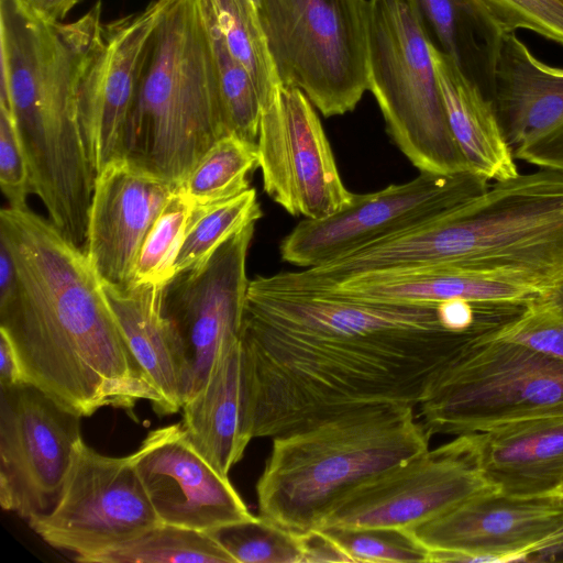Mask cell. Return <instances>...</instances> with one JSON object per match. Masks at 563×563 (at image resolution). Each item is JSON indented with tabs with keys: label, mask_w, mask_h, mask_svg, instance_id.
<instances>
[{
	"label": "cell",
	"mask_w": 563,
	"mask_h": 563,
	"mask_svg": "<svg viewBox=\"0 0 563 563\" xmlns=\"http://www.w3.org/2000/svg\"><path fill=\"white\" fill-rule=\"evenodd\" d=\"M101 2L71 23L0 0V104L11 113L35 194L49 213L89 206L96 173L78 117V84L100 32Z\"/></svg>",
	"instance_id": "3957f363"
},
{
	"label": "cell",
	"mask_w": 563,
	"mask_h": 563,
	"mask_svg": "<svg viewBox=\"0 0 563 563\" xmlns=\"http://www.w3.org/2000/svg\"><path fill=\"white\" fill-rule=\"evenodd\" d=\"M221 99L224 134L256 144L263 103L244 66L229 51L208 0H198Z\"/></svg>",
	"instance_id": "484cf974"
},
{
	"label": "cell",
	"mask_w": 563,
	"mask_h": 563,
	"mask_svg": "<svg viewBox=\"0 0 563 563\" xmlns=\"http://www.w3.org/2000/svg\"><path fill=\"white\" fill-rule=\"evenodd\" d=\"M0 241L16 271L0 305V332L24 379L81 417L103 407L131 411L159 396L134 356L82 249L32 210L4 208Z\"/></svg>",
	"instance_id": "7a4b0ae2"
},
{
	"label": "cell",
	"mask_w": 563,
	"mask_h": 563,
	"mask_svg": "<svg viewBox=\"0 0 563 563\" xmlns=\"http://www.w3.org/2000/svg\"><path fill=\"white\" fill-rule=\"evenodd\" d=\"M461 438L498 494L531 498L563 489V417L507 423Z\"/></svg>",
	"instance_id": "ffe728a7"
},
{
	"label": "cell",
	"mask_w": 563,
	"mask_h": 563,
	"mask_svg": "<svg viewBox=\"0 0 563 563\" xmlns=\"http://www.w3.org/2000/svg\"><path fill=\"white\" fill-rule=\"evenodd\" d=\"M448 124L468 168L489 180L519 172L492 100L430 45Z\"/></svg>",
	"instance_id": "603a6c76"
},
{
	"label": "cell",
	"mask_w": 563,
	"mask_h": 563,
	"mask_svg": "<svg viewBox=\"0 0 563 563\" xmlns=\"http://www.w3.org/2000/svg\"><path fill=\"white\" fill-rule=\"evenodd\" d=\"M22 383L26 382L14 349L5 334L0 332V388H8Z\"/></svg>",
	"instance_id": "74e56055"
},
{
	"label": "cell",
	"mask_w": 563,
	"mask_h": 563,
	"mask_svg": "<svg viewBox=\"0 0 563 563\" xmlns=\"http://www.w3.org/2000/svg\"><path fill=\"white\" fill-rule=\"evenodd\" d=\"M560 494H563V489L561 490V493H560Z\"/></svg>",
	"instance_id": "60d3db41"
},
{
	"label": "cell",
	"mask_w": 563,
	"mask_h": 563,
	"mask_svg": "<svg viewBox=\"0 0 563 563\" xmlns=\"http://www.w3.org/2000/svg\"><path fill=\"white\" fill-rule=\"evenodd\" d=\"M478 331L446 329L439 305L386 303L250 280L241 347L252 438L367 406H419Z\"/></svg>",
	"instance_id": "6da1fadb"
},
{
	"label": "cell",
	"mask_w": 563,
	"mask_h": 563,
	"mask_svg": "<svg viewBox=\"0 0 563 563\" xmlns=\"http://www.w3.org/2000/svg\"><path fill=\"white\" fill-rule=\"evenodd\" d=\"M282 85L324 117L352 111L368 90V0H257Z\"/></svg>",
	"instance_id": "9c48e42d"
},
{
	"label": "cell",
	"mask_w": 563,
	"mask_h": 563,
	"mask_svg": "<svg viewBox=\"0 0 563 563\" xmlns=\"http://www.w3.org/2000/svg\"><path fill=\"white\" fill-rule=\"evenodd\" d=\"M192 207L175 191L142 245L130 285L165 286L174 278L175 260Z\"/></svg>",
	"instance_id": "1f68e13d"
},
{
	"label": "cell",
	"mask_w": 563,
	"mask_h": 563,
	"mask_svg": "<svg viewBox=\"0 0 563 563\" xmlns=\"http://www.w3.org/2000/svg\"><path fill=\"white\" fill-rule=\"evenodd\" d=\"M43 19L60 22L81 0H19Z\"/></svg>",
	"instance_id": "f35d334b"
},
{
	"label": "cell",
	"mask_w": 563,
	"mask_h": 563,
	"mask_svg": "<svg viewBox=\"0 0 563 563\" xmlns=\"http://www.w3.org/2000/svg\"><path fill=\"white\" fill-rule=\"evenodd\" d=\"M492 330L462 344L434 376L419 404L430 435L563 417V360Z\"/></svg>",
	"instance_id": "52a82bcc"
},
{
	"label": "cell",
	"mask_w": 563,
	"mask_h": 563,
	"mask_svg": "<svg viewBox=\"0 0 563 563\" xmlns=\"http://www.w3.org/2000/svg\"><path fill=\"white\" fill-rule=\"evenodd\" d=\"M222 37L234 58L251 75L263 106L282 85L257 7L250 0H208Z\"/></svg>",
	"instance_id": "f546056e"
},
{
	"label": "cell",
	"mask_w": 563,
	"mask_h": 563,
	"mask_svg": "<svg viewBox=\"0 0 563 563\" xmlns=\"http://www.w3.org/2000/svg\"><path fill=\"white\" fill-rule=\"evenodd\" d=\"M256 146L265 192L291 216L320 219L352 201L320 119L300 89L280 85L263 106Z\"/></svg>",
	"instance_id": "2e32d148"
},
{
	"label": "cell",
	"mask_w": 563,
	"mask_h": 563,
	"mask_svg": "<svg viewBox=\"0 0 563 563\" xmlns=\"http://www.w3.org/2000/svg\"><path fill=\"white\" fill-rule=\"evenodd\" d=\"M222 136L221 99L198 0H169L142 60L124 159L179 186Z\"/></svg>",
	"instance_id": "8992f818"
},
{
	"label": "cell",
	"mask_w": 563,
	"mask_h": 563,
	"mask_svg": "<svg viewBox=\"0 0 563 563\" xmlns=\"http://www.w3.org/2000/svg\"><path fill=\"white\" fill-rule=\"evenodd\" d=\"M235 563H302L300 534L258 516L209 532Z\"/></svg>",
	"instance_id": "4dcf8cb0"
},
{
	"label": "cell",
	"mask_w": 563,
	"mask_h": 563,
	"mask_svg": "<svg viewBox=\"0 0 563 563\" xmlns=\"http://www.w3.org/2000/svg\"><path fill=\"white\" fill-rule=\"evenodd\" d=\"M81 416L33 384L0 388V505L22 518L51 510L77 443Z\"/></svg>",
	"instance_id": "4fadbf2b"
},
{
	"label": "cell",
	"mask_w": 563,
	"mask_h": 563,
	"mask_svg": "<svg viewBox=\"0 0 563 563\" xmlns=\"http://www.w3.org/2000/svg\"><path fill=\"white\" fill-rule=\"evenodd\" d=\"M158 523L131 455L101 454L82 439L55 506L29 519L41 539L82 563Z\"/></svg>",
	"instance_id": "8fae6325"
},
{
	"label": "cell",
	"mask_w": 563,
	"mask_h": 563,
	"mask_svg": "<svg viewBox=\"0 0 563 563\" xmlns=\"http://www.w3.org/2000/svg\"><path fill=\"white\" fill-rule=\"evenodd\" d=\"M514 341L563 360V282L540 292L512 318L493 329Z\"/></svg>",
	"instance_id": "d6a6232c"
},
{
	"label": "cell",
	"mask_w": 563,
	"mask_h": 563,
	"mask_svg": "<svg viewBox=\"0 0 563 563\" xmlns=\"http://www.w3.org/2000/svg\"><path fill=\"white\" fill-rule=\"evenodd\" d=\"M504 34L533 31L563 46V0H483Z\"/></svg>",
	"instance_id": "e575fe53"
},
{
	"label": "cell",
	"mask_w": 563,
	"mask_h": 563,
	"mask_svg": "<svg viewBox=\"0 0 563 563\" xmlns=\"http://www.w3.org/2000/svg\"><path fill=\"white\" fill-rule=\"evenodd\" d=\"M367 44L368 90L402 154L420 172L471 170L448 124L430 44L404 0H368Z\"/></svg>",
	"instance_id": "ba28073f"
},
{
	"label": "cell",
	"mask_w": 563,
	"mask_h": 563,
	"mask_svg": "<svg viewBox=\"0 0 563 563\" xmlns=\"http://www.w3.org/2000/svg\"><path fill=\"white\" fill-rule=\"evenodd\" d=\"M368 272L443 266L543 292L563 282V172L489 184L476 197L365 247Z\"/></svg>",
	"instance_id": "277c9868"
},
{
	"label": "cell",
	"mask_w": 563,
	"mask_h": 563,
	"mask_svg": "<svg viewBox=\"0 0 563 563\" xmlns=\"http://www.w3.org/2000/svg\"><path fill=\"white\" fill-rule=\"evenodd\" d=\"M302 563L352 562L347 554L321 529L300 534Z\"/></svg>",
	"instance_id": "8d00e7d4"
},
{
	"label": "cell",
	"mask_w": 563,
	"mask_h": 563,
	"mask_svg": "<svg viewBox=\"0 0 563 563\" xmlns=\"http://www.w3.org/2000/svg\"><path fill=\"white\" fill-rule=\"evenodd\" d=\"M0 185L9 207L27 209L32 194L26 158L10 111L0 104Z\"/></svg>",
	"instance_id": "d590c367"
},
{
	"label": "cell",
	"mask_w": 563,
	"mask_h": 563,
	"mask_svg": "<svg viewBox=\"0 0 563 563\" xmlns=\"http://www.w3.org/2000/svg\"><path fill=\"white\" fill-rule=\"evenodd\" d=\"M190 441L224 476L253 439L246 422V390L241 341L222 347L205 384L181 407Z\"/></svg>",
	"instance_id": "44dd1931"
},
{
	"label": "cell",
	"mask_w": 563,
	"mask_h": 563,
	"mask_svg": "<svg viewBox=\"0 0 563 563\" xmlns=\"http://www.w3.org/2000/svg\"><path fill=\"white\" fill-rule=\"evenodd\" d=\"M352 562H428L429 550L411 531L393 528H324Z\"/></svg>",
	"instance_id": "836d02e7"
},
{
	"label": "cell",
	"mask_w": 563,
	"mask_h": 563,
	"mask_svg": "<svg viewBox=\"0 0 563 563\" xmlns=\"http://www.w3.org/2000/svg\"><path fill=\"white\" fill-rule=\"evenodd\" d=\"M235 563L206 531L158 523L88 563Z\"/></svg>",
	"instance_id": "f1b7e54d"
},
{
	"label": "cell",
	"mask_w": 563,
	"mask_h": 563,
	"mask_svg": "<svg viewBox=\"0 0 563 563\" xmlns=\"http://www.w3.org/2000/svg\"><path fill=\"white\" fill-rule=\"evenodd\" d=\"M497 493L479 473L461 435L426 450L354 488L318 529L393 528L410 531L461 503Z\"/></svg>",
	"instance_id": "9a60e30c"
},
{
	"label": "cell",
	"mask_w": 563,
	"mask_h": 563,
	"mask_svg": "<svg viewBox=\"0 0 563 563\" xmlns=\"http://www.w3.org/2000/svg\"><path fill=\"white\" fill-rule=\"evenodd\" d=\"M254 229L255 223L245 225L163 288L162 313L176 346L184 402L205 384L222 347L240 340Z\"/></svg>",
	"instance_id": "7c38bea8"
},
{
	"label": "cell",
	"mask_w": 563,
	"mask_h": 563,
	"mask_svg": "<svg viewBox=\"0 0 563 563\" xmlns=\"http://www.w3.org/2000/svg\"><path fill=\"white\" fill-rule=\"evenodd\" d=\"M413 407L367 406L276 435L256 484L261 517L302 534L354 488L429 449Z\"/></svg>",
	"instance_id": "5b68a950"
},
{
	"label": "cell",
	"mask_w": 563,
	"mask_h": 563,
	"mask_svg": "<svg viewBox=\"0 0 563 563\" xmlns=\"http://www.w3.org/2000/svg\"><path fill=\"white\" fill-rule=\"evenodd\" d=\"M428 562L552 560L563 553V494L467 499L410 530Z\"/></svg>",
	"instance_id": "5bb4252c"
},
{
	"label": "cell",
	"mask_w": 563,
	"mask_h": 563,
	"mask_svg": "<svg viewBox=\"0 0 563 563\" xmlns=\"http://www.w3.org/2000/svg\"><path fill=\"white\" fill-rule=\"evenodd\" d=\"M262 214L253 188L230 199L194 206L175 260V276L205 263L223 242L245 225L256 223Z\"/></svg>",
	"instance_id": "83f0119b"
},
{
	"label": "cell",
	"mask_w": 563,
	"mask_h": 563,
	"mask_svg": "<svg viewBox=\"0 0 563 563\" xmlns=\"http://www.w3.org/2000/svg\"><path fill=\"white\" fill-rule=\"evenodd\" d=\"M101 284L134 356L158 393L153 410L158 416L179 411L184 394L175 342L162 313L164 286Z\"/></svg>",
	"instance_id": "cb8c5ba5"
},
{
	"label": "cell",
	"mask_w": 563,
	"mask_h": 563,
	"mask_svg": "<svg viewBox=\"0 0 563 563\" xmlns=\"http://www.w3.org/2000/svg\"><path fill=\"white\" fill-rule=\"evenodd\" d=\"M169 0L101 25L78 84V117L96 175L124 159L125 133L144 53Z\"/></svg>",
	"instance_id": "e0dca14e"
},
{
	"label": "cell",
	"mask_w": 563,
	"mask_h": 563,
	"mask_svg": "<svg viewBox=\"0 0 563 563\" xmlns=\"http://www.w3.org/2000/svg\"><path fill=\"white\" fill-rule=\"evenodd\" d=\"M342 297L405 305H440L453 300L526 305L540 292L443 266L364 273L318 290Z\"/></svg>",
	"instance_id": "7402d4cb"
},
{
	"label": "cell",
	"mask_w": 563,
	"mask_h": 563,
	"mask_svg": "<svg viewBox=\"0 0 563 563\" xmlns=\"http://www.w3.org/2000/svg\"><path fill=\"white\" fill-rule=\"evenodd\" d=\"M258 167L256 144L235 135L217 140L177 190L192 205L233 198L250 189L249 175Z\"/></svg>",
	"instance_id": "4316f807"
},
{
	"label": "cell",
	"mask_w": 563,
	"mask_h": 563,
	"mask_svg": "<svg viewBox=\"0 0 563 563\" xmlns=\"http://www.w3.org/2000/svg\"><path fill=\"white\" fill-rule=\"evenodd\" d=\"M489 181L471 172H420L410 181L355 195L343 209L303 219L280 245V257L310 268L420 227L487 189Z\"/></svg>",
	"instance_id": "30bf717a"
},
{
	"label": "cell",
	"mask_w": 563,
	"mask_h": 563,
	"mask_svg": "<svg viewBox=\"0 0 563 563\" xmlns=\"http://www.w3.org/2000/svg\"><path fill=\"white\" fill-rule=\"evenodd\" d=\"M177 187L126 159L96 175L84 252L102 283L131 284L142 245Z\"/></svg>",
	"instance_id": "d6986e66"
},
{
	"label": "cell",
	"mask_w": 563,
	"mask_h": 563,
	"mask_svg": "<svg viewBox=\"0 0 563 563\" xmlns=\"http://www.w3.org/2000/svg\"><path fill=\"white\" fill-rule=\"evenodd\" d=\"M429 44L490 93L504 32L483 0H404ZM485 93V92H484Z\"/></svg>",
	"instance_id": "d4e9b609"
},
{
	"label": "cell",
	"mask_w": 563,
	"mask_h": 563,
	"mask_svg": "<svg viewBox=\"0 0 563 563\" xmlns=\"http://www.w3.org/2000/svg\"><path fill=\"white\" fill-rule=\"evenodd\" d=\"M161 522L210 532L254 517L194 445L181 422L151 431L130 454Z\"/></svg>",
	"instance_id": "ac0fdd59"
},
{
	"label": "cell",
	"mask_w": 563,
	"mask_h": 563,
	"mask_svg": "<svg viewBox=\"0 0 563 563\" xmlns=\"http://www.w3.org/2000/svg\"><path fill=\"white\" fill-rule=\"evenodd\" d=\"M16 287V271L7 246L0 241V305L5 303Z\"/></svg>",
	"instance_id": "ab89813d"
}]
</instances>
